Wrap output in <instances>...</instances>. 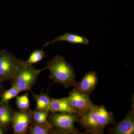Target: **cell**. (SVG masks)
Listing matches in <instances>:
<instances>
[{"label": "cell", "mask_w": 134, "mask_h": 134, "mask_svg": "<svg viewBox=\"0 0 134 134\" xmlns=\"http://www.w3.org/2000/svg\"><path fill=\"white\" fill-rule=\"evenodd\" d=\"M77 122L88 133L94 134H103L107 125L116 124L113 113L104 105H94L80 116Z\"/></svg>", "instance_id": "obj_1"}, {"label": "cell", "mask_w": 134, "mask_h": 134, "mask_svg": "<svg viewBox=\"0 0 134 134\" xmlns=\"http://www.w3.org/2000/svg\"><path fill=\"white\" fill-rule=\"evenodd\" d=\"M48 69L49 77L54 82L62 85L66 88L72 86L74 88L76 82L75 81L74 70L64 57L59 55L54 56L42 70Z\"/></svg>", "instance_id": "obj_2"}, {"label": "cell", "mask_w": 134, "mask_h": 134, "mask_svg": "<svg viewBox=\"0 0 134 134\" xmlns=\"http://www.w3.org/2000/svg\"><path fill=\"white\" fill-rule=\"evenodd\" d=\"M42 71L21 60L14 74L10 79L11 86L15 87L21 92L31 91Z\"/></svg>", "instance_id": "obj_3"}, {"label": "cell", "mask_w": 134, "mask_h": 134, "mask_svg": "<svg viewBox=\"0 0 134 134\" xmlns=\"http://www.w3.org/2000/svg\"><path fill=\"white\" fill-rule=\"evenodd\" d=\"M80 116L76 114L52 112L48 122L54 130V134H77L74 123Z\"/></svg>", "instance_id": "obj_4"}, {"label": "cell", "mask_w": 134, "mask_h": 134, "mask_svg": "<svg viewBox=\"0 0 134 134\" xmlns=\"http://www.w3.org/2000/svg\"><path fill=\"white\" fill-rule=\"evenodd\" d=\"M21 60L7 50L0 51V82L12 78Z\"/></svg>", "instance_id": "obj_5"}, {"label": "cell", "mask_w": 134, "mask_h": 134, "mask_svg": "<svg viewBox=\"0 0 134 134\" xmlns=\"http://www.w3.org/2000/svg\"><path fill=\"white\" fill-rule=\"evenodd\" d=\"M67 99L70 105L79 116L83 115L95 105L89 95L80 93L74 89L70 92Z\"/></svg>", "instance_id": "obj_6"}, {"label": "cell", "mask_w": 134, "mask_h": 134, "mask_svg": "<svg viewBox=\"0 0 134 134\" xmlns=\"http://www.w3.org/2000/svg\"><path fill=\"white\" fill-rule=\"evenodd\" d=\"M32 123L31 114L27 111H15L12 120L11 126L14 133L26 134L28 133L30 125Z\"/></svg>", "instance_id": "obj_7"}, {"label": "cell", "mask_w": 134, "mask_h": 134, "mask_svg": "<svg viewBox=\"0 0 134 134\" xmlns=\"http://www.w3.org/2000/svg\"><path fill=\"white\" fill-rule=\"evenodd\" d=\"M98 83L97 73L94 71L87 72L82 80L76 83L75 90L83 94L89 95L94 91Z\"/></svg>", "instance_id": "obj_8"}, {"label": "cell", "mask_w": 134, "mask_h": 134, "mask_svg": "<svg viewBox=\"0 0 134 134\" xmlns=\"http://www.w3.org/2000/svg\"><path fill=\"white\" fill-rule=\"evenodd\" d=\"M110 133L114 134L134 133V110H130L125 119L115 127L110 129Z\"/></svg>", "instance_id": "obj_9"}, {"label": "cell", "mask_w": 134, "mask_h": 134, "mask_svg": "<svg viewBox=\"0 0 134 134\" xmlns=\"http://www.w3.org/2000/svg\"><path fill=\"white\" fill-rule=\"evenodd\" d=\"M15 112L9 102L3 103L0 101V126L5 131L10 128Z\"/></svg>", "instance_id": "obj_10"}, {"label": "cell", "mask_w": 134, "mask_h": 134, "mask_svg": "<svg viewBox=\"0 0 134 134\" xmlns=\"http://www.w3.org/2000/svg\"><path fill=\"white\" fill-rule=\"evenodd\" d=\"M50 112L76 114L69 103L67 97L59 99L51 98Z\"/></svg>", "instance_id": "obj_11"}, {"label": "cell", "mask_w": 134, "mask_h": 134, "mask_svg": "<svg viewBox=\"0 0 134 134\" xmlns=\"http://www.w3.org/2000/svg\"><path fill=\"white\" fill-rule=\"evenodd\" d=\"M61 41H66L72 44H82L85 45H87L89 44L90 41L87 38L77 34L66 33L55 38L51 42L46 43L43 46V47L48 46L52 43Z\"/></svg>", "instance_id": "obj_12"}, {"label": "cell", "mask_w": 134, "mask_h": 134, "mask_svg": "<svg viewBox=\"0 0 134 134\" xmlns=\"http://www.w3.org/2000/svg\"><path fill=\"white\" fill-rule=\"evenodd\" d=\"M31 92L32 93V98L36 102L35 110H48L50 111L51 98L48 95V91L44 92L43 91H42L40 94L38 95H36L32 92Z\"/></svg>", "instance_id": "obj_13"}, {"label": "cell", "mask_w": 134, "mask_h": 134, "mask_svg": "<svg viewBox=\"0 0 134 134\" xmlns=\"http://www.w3.org/2000/svg\"><path fill=\"white\" fill-rule=\"evenodd\" d=\"M31 114L32 123L37 126H41L48 123V118L50 111L48 110H29Z\"/></svg>", "instance_id": "obj_14"}, {"label": "cell", "mask_w": 134, "mask_h": 134, "mask_svg": "<svg viewBox=\"0 0 134 134\" xmlns=\"http://www.w3.org/2000/svg\"><path fill=\"white\" fill-rule=\"evenodd\" d=\"M28 133L30 134H54V130L49 122L41 126H37L32 123Z\"/></svg>", "instance_id": "obj_15"}, {"label": "cell", "mask_w": 134, "mask_h": 134, "mask_svg": "<svg viewBox=\"0 0 134 134\" xmlns=\"http://www.w3.org/2000/svg\"><path fill=\"white\" fill-rule=\"evenodd\" d=\"M16 99L17 107L20 111H27L30 110V104L28 93L23 96H17Z\"/></svg>", "instance_id": "obj_16"}, {"label": "cell", "mask_w": 134, "mask_h": 134, "mask_svg": "<svg viewBox=\"0 0 134 134\" xmlns=\"http://www.w3.org/2000/svg\"><path fill=\"white\" fill-rule=\"evenodd\" d=\"M20 92H21L20 90L15 87L11 86L9 90H5L1 97V99L0 101L3 103L9 102L10 99L16 98Z\"/></svg>", "instance_id": "obj_17"}, {"label": "cell", "mask_w": 134, "mask_h": 134, "mask_svg": "<svg viewBox=\"0 0 134 134\" xmlns=\"http://www.w3.org/2000/svg\"><path fill=\"white\" fill-rule=\"evenodd\" d=\"M45 56V53L43 50H36L33 51L30 55L26 62L30 65L37 63L43 59Z\"/></svg>", "instance_id": "obj_18"}, {"label": "cell", "mask_w": 134, "mask_h": 134, "mask_svg": "<svg viewBox=\"0 0 134 134\" xmlns=\"http://www.w3.org/2000/svg\"><path fill=\"white\" fill-rule=\"evenodd\" d=\"M4 91H5V89H4V86L2 84V83L0 82V98H1L2 96V93Z\"/></svg>", "instance_id": "obj_19"}, {"label": "cell", "mask_w": 134, "mask_h": 134, "mask_svg": "<svg viewBox=\"0 0 134 134\" xmlns=\"http://www.w3.org/2000/svg\"><path fill=\"white\" fill-rule=\"evenodd\" d=\"M5 130L2 128L0 126V134H3L5 133Z\"/></svg>", "instance_id": "obj_20"}]
</instances>
